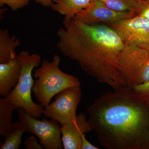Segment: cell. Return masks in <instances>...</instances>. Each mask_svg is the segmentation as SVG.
<instances>
[{
	"label": "cell",
	"mask_w": 149,
	"mask_h": 149,
	"mask_svg": "<svg viewBox=\"0 0 149 149\" xmlns=\"http://www.w3.org/2000/svg\"><path fill=\"white\" fill-rule=\"evenodd\" d=\"M113 90L87 108L99 143L108 149H149V105L126 85Z\"/></svg>",
	"instance_id": "6da1fadb"
},
{
	"label": "cell",
	"mask_w": 149,
	"mask_h": 149,
	"mask_svg": "<svg viewBox=\"0 0 149 149\" xmlns=\"http://www.w3.org/2000/svg\"><path fill=\"white\" fill-rule=\"evenodd\" d=\"M57 35V48L88 75L113 90L126 85L118 64L125 44L113 28L102 23L88 25L64 19Z\"/></svg>",
	"instance_id": "7a4b0ae2"
},
{
	"label": "cell",
	"mask_w": 149,
	"mask_h": 149,
	"mask_svg": "<svg viewBox=\"0 0 149 149\" xmlns=\"http://www.w3.org/2000/svg\"><path fill=\"white\" fill-rule=\"evenodd\" d=\"M61 58L54 56L52 61H42L41 66L34 70L36 79L32 89L35 98L40 104L45 107L59 92L68 87L81 84L77 77L67 74L60 69Z\"/></svg>",
	"instance_id": "3957f363"
},
{
	"label": "cell",
	"mask_w": 149,
	"mask_h": 149,
	"mask_svg": "<svg viewBox=\"0 0 149 149\" xmlns=\"http://www.w3.org/2000/svg\"><path fill=\"white\" fill-rule=\"evenodd\" d=\"M16 57L22 64L20 78L16 86L3 97L14 104L17 109H22L30 116L40 118L42 116L45 107L35 103L32 100V89L35 81L32 72L34 68L40 66L42 63V57L38 54L22 51Z\"/></svg>",
	"instance_id": "277c9868"
},
{
	"label": "cell",
	"mask_w": 149,
	"mask_h": 149,
	"mask_svg": "<svg viewBox=\"0 0 149 149\" xmlns=\"http://www.w3.org/2000/svg\"><path fill=\"white\" fill-rule=\"evenodd\" d=\"M118 64L126 86L133 88L149 81V49L125 44Z\"/></svg>",
	"instance_id": "5b68a950"
},
{
	"label": "cell",
	"mask_w": 149,
	"mask_h": 149,
	"mask_svg": "<svg viewBox=\"0 0 149 149\" xmlns=\"http://www.w3.org/2000/svg\"><path fill=\"white\" fill-rule=\"evenodd\" d=\"M19 120L24 125L26 133L38 137L40 143L46 149H63L61 125L56 120L43 118L40 120L27 114L22 109L18 110Z\"/></svg>",
	"instance_id": "8992f818"
},
{
	"label": "cell",
	"mask_w": 149,
	"mask_h": 149,
	"mask_svg": "<svg viewBox=\"0 0 149 149\" xmlns=\"http://www.w3.org/2000/svg\"><path fill=\"white\" fill-rule=\"evenodd\" d=\"M81 84L68 87L55 96L54 102L45 107L43 115L59 123L61 125L72 121L76 116V110L81 97Z\"/></svg>",
	"instance_id": "52a82bcc"
},
{
	"label": "cell",
	"mask_w": 149,
	"mask_h": 149,
	"mask_svg": "<svg viewBox=\"0 0 149 149\" xmlns=\"http://www.w3.org/2000/svg\"><path fill=\"white\" fill-rule=\"evenodd\" d=\"M113 28L124 44L149 49V20L136 16L106 24Z\"/></svg>",
	"instance_id": "ba28073f"
},
{
	"label": "cell",
	"mask_w": 149,
	"mask_h": 149,
	"mask_svg": "<svg viewBox=\"0 0 149 149\" xmlns=\"http://www.w3.org/2000/svg\"><path fill=\"white\" fill-rule=\"evenodd\" d=\"M130 12L116 11L109 8L99 0H94L87 8L80 12L72 19L88 25L108 24L136 16Z\"/></svg>",
	"instance_id": "9c48e42d"
},
{
	"label": "cell",
	"mask_w": 149,
	"mask_h": 149,
	"mask_svg": "<svg viewBox=\"0 0 149 149\" xmlns=\"http://www.w3.org/2000/svg\"><path fill=\"white\" fill-rule=\"evenodd\" d=\"M61 139L63 148L81 149L82 135L93 131L84 113H81L72 121L61 125Z\"/></svg>",
	"instance_id": "30bf717a"
},
{
	"label": "cell",
	"mask_w": 149,
	"mask_h": 149,
	"mask_svg": "<svg viewBox=\"0 0 149 149\" xmlns=\"http://www.w3.org/2000/svg\"><path fill=\"white\" fill-rule=\"evenodd\" d=\"M22 64L16 57L5 63H0V95L5 97L16 86L21 75Z\"/></svg>",
	"instance_id": "8fae6325"
},
{
	"label": "cell",
	"mask_w": 149,
	"mask_h": 149,
	"mask_svg": "<svg viewBox=\"0 0 149 149\" xmlns=\"http://www.w3.org/2000/svg\"><path fill=\"white\" fill-rule=\"evenodd\" d=\"M94 0H54L51 6L54 11L65 17L64 19H72L87 8Z\"/></svg>",
	"instance_id": "7c38bea8"
},
{
	"label": "cell",
	"mask_w": 149,
	"mask_h": 149,
	"mask_svg": "<svg viewBox=\"0 0 149 149\" xmlns=\"http://www.w3.org/2000/svg\"><path fill=\"white\" fill-rule=\"evenodd\" d=\"M20 40L15 35L10 36L7 28L0 30V63L16 58L15 49L20 45Z\"/></svg>",
	"instance_id": "4fadbf2b"
},
{
	"label": "cell",
	"mask_w": 149,
	"mask_h": 149,
	"mask_svg": "<svg viewBox=\"0 0 149 149\" xmlns=\"http://www.w3.org/2000/svg\"><path fill=\"white\" fill-rule=\"evenodd\" d=\"M15 110L17 109L14 104L4 97L0 98V136L6 137L12 130V115Z\"/></svg>",
	"instance_id": "5bb4252c"
},
{
	"label": "cell",
	"mask_w": 149,
	"mask_h": 149,
	"mask_svg": "<svg viewBox=\"0 0 149 149\" xmlns=\"http://www.w3.org/2000/svg\"><path fill=\"white\" fill-rule=\"evenodd\" d=\"M25 133L24 126L19 120L13 123L12 130L7 136L1 149H18L22 142V138Z\"/></svg>",
	"instance_id": "9a60e30c"
},
{
	"label": "cell",
	"mask_w": 149,
	"mask_h": 149,
	"mask_svg": "<svg viewBox=\"0 0 149 149\" xmlns=\"http://www.w3.org/2000/svg\"><path fill=\"white\" fill-rule=\"evenodd\" d=\"M109 8L120 12L138 13L139 4L137 0H99Z\"/></svg>",
	"instance_id": "2e32d148"
},
{
	"label": "cell",
	"mask_w": 149,
	"mask_h": 149,
	"mask_svg": "<svg viewBox=\"0 0 149 149\" xmlns=\"http://www.w3.org/2000/svg\"><path fill=\"white\" fill-rule=\"evenodd\" d=\"M136 95L149 105V81L133 88Z\"/></svg>",
	"instance_id": "e0dca14e"
},
{
	"label": "cell",
	"mask_w": 149,
	"mask_h": 149,
	"mask_svg": "<svg viewBox=\"0 0 149 149\" xmlns=\"http://www.w3.org/2000/svg\"><path fill=\"white\" fill-rule=\"evenodd\" d=\"M30 0H0L1 6L6 5L13 11H16L29 4Z\"/></svg>",
	"instance_id": "ac0fdd59"
},
{
	"label": "cell",
	"mask_w": 149,
	"mask_h": 149,
	"mask_svg": "<svg viewBox=\"0 0 149 149\" xmlns=\"http://www.w3.org/2000/svg\"><path fill=\"white\" fill-rule=\"evenodd\" d=\"M139 4V10L137 15L149 20V0H137Z\"/></svg>",
	"instance_id": "d6986e66"
},
{
	"label": "cell",
	"mask_w": 149,
	"mask_h": 149,
	"mask_svg": "<svg viewBox=\"0 0 149 149\" xmlns=\"http://www.w3.org/2000/svg\"><path fill=\"white\" fill-rule=\"evenodd\" d=\"M24 145L26 149H43L42 146L38 143L37 139L34 136L27 138L24 142Z\"/></svg>",
	"instance_id": "ffe728a7"
},
{
	"label": "cell",
	"mask_w": 149,
	"mask_h": 149,
	"mask_svg": "<svg viewBox=\"0 0 149 149\" xmlns=\"http://www.w3.org/2000/svg\"><path fill=\"white\" fill-rule=\"evenodd\" d=\"M85 133H83L82 135V143H81V149H98V148L91 144L86 139Z\"/></svg>",
	"instance_id": "44dd1931"
},
{
	"label": "cell",
	"mask_w": 149,
	"mask_h": 149,
	"mask_svg": "<svg viewBox=\"0 0 149 149\" xmlns=\"http://www.w3.org/2000/svg\"><path fill=\"white\" fill-rule=\"evenodd\" d=\"M34 1L43 6L48 7L52 6L53 4L54 0H34Z\"/></svg>",
	"instance_id": "7402d4cb"
}]
</instances>
